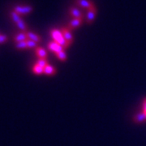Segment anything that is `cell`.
<instances>
[{
    "instance_id": "cell-14",
    "label": "cell",
    "mask_w": 146,
    "mask_h": 146,
    "mask_svg": "<svg viewBox=\"0 0 146 146\" xmlns=\"http://www.w3.org/2000/svg\"><path fill=\"white\" fill-rule=\"evenodd\" d=\"M33 72L36 74V75H41L42 73H44V68L40 67L37 63H36L33 67Z\"/></svg>"
},
{
    "instance_id": "cell-10",
    "label": "cell",
    "mask_w": 146,
    "mask_h": 146,
    "mask_svg": "<svg viewBox=\"0 0 146 146\" xmlns=\"http://www.w3.org/2000/svg\"><path fill=\"white\" fill-rule=\"evenodd\" d=\"M14 40L16 43L21 42H25L28 40V35H27V32H21L20 33L16 34V36L14 37Z\"/></svg>"
},
{
    "instance_id": "cell-16",
    "label": "cell",
    "mask_w": 146,
    "mask_h": 146,
    "mask_svg": "<svg viewBox=\"0 0 146 146\" xmlns=\"http://www.w3.org/2000/svg\"><path fill=\"white\" fill-rule=\"evenodd\" d=\"M11 17L12 21H14L16 24L22 20V19H21V16H20L19 14H17L16 11H13L12 12H11Z\"/></svg>"
},
{
    "instance_id": "cell-5",
    "label": "cell",
    "mask_w": 146,
    "mask_h": 146,
    "mask_svg": "<svg viewBox=\"0 0 146 146\" xmlns=\"http://www.w3.org/2000/svg\"><path fill=\"white\" fill-rule=\"evenodd\" d=\"M76 3L79 7L84 8V9H87V10L91 9L95 6L94 3L90 0H76Z\"/></svg>"
},
{
    "instance_id": "cell-11",
    "label": "cell",
    "mask_w": 146,
    "mask_h": 146,
    "mask_svg": "<svg viewBox=\"0 0 146 146\" xmlns=\"http://www.w3.org/2000/svg\"><path fill=\"white\" fill-rule=\"evenodd\" d=\"M133 120H134V122H135L136 123H144L145 121H146V114L144 111H142L141 113H139V114H137L136 115H135Z\"/></svg>"
},
{
    "instance_id": "cell-4",
    "label": "cell",
    "mask_w": 146,
    "mask_h": 146,
    "mask_svg": "<svg viewBox=\"0 0 146 146\" xmlns=\"http://www.w3.org/2000/svg\"><path fill=\"white\" fill-rule=\"evenodd\" d=\"M84 21V18H73L72 21L68 23V28L72 31L73 29H77L78 27H80Z\"/></svg>"
},
{
    "instance_id": "cell-19",
    "label": "cell",
    "mask_w": 146,
    "mask_h": 146,
    "mask_svg": "<svg viewBox=\"0 0 146 146\" xmlns=\"http://www.w3.org/2000/svg\"><path fill=\"white\" fill-rule=\"evenodd\" d=\"M26 42L27 46H28V48H29V49H33V48H36V47H37V43L35 42H33V41H32V40L28 39L26 41Z\"/></svg>"
},
{
    "instance_id": "cell-22",
    "label": "cell",
    "mask_w": 146,
    "mask_h": 146,
    "mask_svg": "<svg viewBox=\"0 0 146 146\" xmlns=\"http://www.w3.org/2000/svg\"><path fill=\"white\" fill-rule=\"evenodd\" d=\"M143 111H146V98L143 102Z\"/></svg>"
},
{
    "instance_id": "cell-13",
    "label": "cell",
    "mask_w": 146,
    "mask_h": 146,
    "mask_svg": "<svg viewBox=\"0 0 146 146\" xmlns=\"http://www.w3.org/2000/svg\"><path fill=\"white\" fill-rule=\"evenodd\" d=\"M56 72H57L56 69L50 64H48L46 67L44 68V74H46V76H53L56 73Z\"/></svg>"
},
{
    "instance_id": "cell-23",
    "label": "cell",
    "mask_w": 146,
    "mask_h": 146,
    "mask_svg": "<svg viewBox=\"0 0 146 146\" xmlns=\"http://www.w3.org/2000/svg\"><path fill=\"white\" fill-rule=\"evenodd\" d=\"M144 112H145V114H146V111H144Z\"/></svg>"
},
{
    "instance_id": "cell-9",
    "label": "cell",
    "mask_w": 146,
    "mask_h": 146,
    "mask_svg": "<svg viewBox=\"0 0 146 146\" xmlns=\"http://www.w3.org/2000/svg\"><path fill=\"white\" fill-rule=\"evenodd\" d=\"M35 54L36 57L38 58V59H46L47 52L44 48L40 46L35 48Z\"/></svg>"
},
{
    "instance_id": "cell-2",
    "label": "cell",
    "mask_w": 146,
    "mask_h": 146,
    "mask_svg": "<svg viewBox=\"0 0 146 146\" xmlns=\"http://www.w3.org/2000/svg\"><path fill=\"white\" fill-rule=\"evenodd\" d=\"M33 11V7L32 6L26 5V6H16L14 8V11H16L17 14H19L20 16L21 15H27L31 13Z\"/></svg>"
},
{
    "instance_id": "cell-3",
    "label": "cell",
    "mask_w": 146,
    "mask_h": 146,
    "mask_svg": "<svg viewBox=\"0 0 146 146\" xmlns=\"http://www.w3.org/2000/svg\"><path fill=\"white\" fill-rule=\"evenodd\" d=\"M96 15H97V8L94 6V7H92L91 9H89L87 11V14H86V23L88 25H91L94 21V20H95Z\"/></svg>"
},
{
    "instance_id": "cell-18",
    "label": "cell",
    "mask_w": 146,
    "mask_h": 146,
    "mask_svg": "<svg viewBox=\"0 0 146 146\" xmlns=\"http://www.w3.org/2000/svg\"><path fill=\"white\" fill-rule=\"evenodd\" d=\"M16 49H18V50H25V49H27V48H28V46H27L26 41H25V42H21L16 43Z\"/></svg>"
},
{
    "instance_id": "cell-17",
    "label": "cell",
    "mask_w": 146,
    "mask_h": 146,
    "mask_svg": "<svg viewBox=\"0 0 146 146\" xmlns=\"http://www.w3.org/2000/svg\"><path fill=\"white\" fill-rule=\"evenodd\" d=\"M16 26L18 27L22 32H26L27 25L25 23V21H23V20H21V21H19L18 23H16Z\"/></svg>"
},
{
    "instance_id": "cell-6",
    "label": "cell",
    "mask_w": 146,
    "mask_h": 146,
    "mask_svg": "<svg viewBox=\"0 0 146 146\" xmlns=\"http://www.w3.org/2000/svg\"><path fill=\"white\" fill-rule=\"evenodd\" d=\"M48 49L50 50V51H52L54 54H56V53L59 52V51H62L64 50V48H63L62 46H60L58 43H57L56 42H50L49 44H48Z\"/></svg>"
},
{
    "instance_id": "cell-7",
    "label": "cell",
    "mask_w": 146,
    "mask_h": 146,
    "mask_svg": "<svg viewBox=\"0 0 146 146\" xmlns=\"http://www.w3.org/2000/svg\"><path fill=\"white\" fill-rule=\"evenodd\" d=\"M61 32H62V33H63V37H64V39H65L68 43L72 44L73 42V36L71 30H70L68 28H63V29H61Z\"/></svg>"
},
{
    "instance_id": "cell-12",
    "label": "cell",
    "mask_w": 146,
    "mask_h": 146,
    "mask_svg": "<svg viewBox=\"0 0 146 146\" xmlns=\"http://www.w3.org/2000/svg\"><path fill=\"white\" fill-rule=\"evenodd\" d=\"M27 35H28V39L32 40V41L36 42V43H39L42 41V37L36 33H33V32H27Z\"/></svg>"
},
{
    "instance_id": "cell-8",
    "label": "cell",
    "mask_w": 146,
    "mask_h": 146,
    "mask_svg": "<svg viewBox=\"0 0 146 146\" xmlns=\"http://www.w3.org/2000/svg\"><path fill=\"white\" fill-rule=\"evenodd\" d=\"M68 12H69L70 16H72L73 18H84L82 11L77 7H70Z\"/></svg>"
},
{
    "instance_id": "cell-21",
    "label": "cell",
    "mask_w": 146,
    "mask_h": 146,
    "mask_svg": "<svg viewBox=\"0 0 146 146\" xmlns=\"http://www.w3.org/2000/svg\"><path fill=\"white\" fill-rule=\"evenodd\" d=\"M7 41V36L3 34H0V43H3Z\"/></svg>"
},
{
    "instance_id": "cell-1",
    "label": "cell",
    "mask_w": 146,
    "mask_h": 146,
    "mask_svg": "<svg viewBox=\"0 0 146 146\" xmlns=\"http://www.w3.org/2000/svg\"><path fill=\"white\" fill-rule=\"evenodd\" d=\"M50 34H51V36L53 37L54 41L56 42L57 43H58L60 46H62L64 49L68 48V47L71 45L70 43H68V42L64 39V37H63V33H62L61 30L53 29V30H51V32H50Z\"/></svg>"
},
{
    "instance_id": "cell-15",
    "label": "cell",
    "mask_w": 146,
    "mask_h": 146,
    "mask_svg": "<svg viewBox=\"0 0 146 146\" xmlns=\"http://www.w3.org/2000/svg\"><path fill=\"white\" fill-rule=\"evenodd\" d=\"M55 55H56V57L57 58H58L60 61H66L67 60V54L65 52V50H63L62 51H59V52H58L55 54Z\"/></svg>"
},
{
    "instance_id": "cell-20",
    "label": "cell",
    "mask_w": 146,
    "mask_h": 146,
    "mask_svg": "<svg viewBox=\"0 0 146 146\" xmlns=\"http://www.w3.org/2000/svg\"><path fill=\"white\" fill-rule=\"evenodd\" d=\"M36 63L40 66V67H42V68H45L46 67L47 65L49 64L48 63V61H47V59H38L37 60V62Z\"/></svg>"
}]
</instances>
